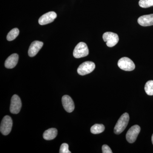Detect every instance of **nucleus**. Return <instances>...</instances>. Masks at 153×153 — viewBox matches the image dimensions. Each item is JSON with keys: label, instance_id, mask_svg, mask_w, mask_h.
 <instances>
[{"label": "nucleus", "instance_id": "nucleus-11", "mask_svg": "<svg viewBox=\"0 0 153 153\" xmlns=\"http://www.w3.org/2000/svg\"><path fill=\"white\" fill-rule=\"evenodd\" d=\"M43 42L39 41H34L30 45L28 55L30 57H33L37 55L40 49L43 47Z\"/></svg>", "mask_w": 153, "mask_h": 153}, {"label": "nucleus", "instance_id": "nucleus-9", "mask_svg": "<svg viewBox=\"0 0 153 153\" xmlns=\"http://www.w3.org/2000/svg\"><path fill=\"white\" fill-rule=\"evenodd\" d=\"M57 16V14L55 12H48L39 18L38 23L41 25H47L53 22Z\"/></svg>", "mask_w": 153, "mask_h": 153}, {"label": "nucleus", "instance_id": "nucleus-8", "mask_svg": "<svg viewBox=\"0 0 153 153\" xmlns=\"http://www.w3.org/2000/svg\"><path fill=\"white\" fill-rule=\"evenodd\" d=\"M22 107V101L19 96L15 94L11 98L10 111L13 114H17L21 110Z\"/></svg>", "mask_w": 153, "mask_h": 153}, {"label": "nucleus", "instance_id": "nucleus-14", "mask_svg": "<svg viewBox=\"0 0 153 153\" xmlns=\"http://www.w3.org/2000/svg\"><path fill=\"white\" fill-rule=\"evenodd\" d=\"M57 134V130L55 128H49L44 132L43 137L47 140H51L55 139Z\"/></svg>", "mask_w": 153, "mask_h": 153}, {"label": "nucleus", "instance_id": "nucleus-21", "mask_svg": "<svg viewBox=\"0 0 153 153\" xmlns=\"http://www.w3.org/2000/svg\"><path fill=\"white\" fill-rule=\"evenodd\" d=\"M152 143L153 144V134L152 136Z\"/></svg>", "mask_w": 153, "mask_h": 153}, {"label": "nucleus", "instance_id": "nucleus-16", "mask_svg": "<svg viewBox=\"0 0 153 153\" xmlns=\"http://www.w3.org/2000/svg\"><path fill=\"white\" fill-rule=\"evenodd\" d=\"M19 30L18 28H14L11 30L7 36V40L8 41H12L15 40L19 36Z\"/></svg>", "mask_w": 153, "mask_h": 153}, {"label": "nucleus", "instance_id": "nucleus-7", "mask_svg": "<svg viewBox=\"0 0 153 153\" xmlns=\"http://www.w3.org/2000/svg\"><path fill=\"white\" fill-rule=\"evenodd\" d=\"M140 131V127L138 125H134L132 126L126 135V138L128 143H132L135 141Z\"/></svg>", "mask_w": 153, "mask_h": 153}, {"label": "nucleus", "instance_id": "nucleus-5", "mask_svg": "<svg viewBox=\"0 0 153 153\" xmlns=\"http://www.w3.org/2000/svg\"><path fill=\"white\" fill-rule=\"evenodd\" d=\"M95 68L94 63L91 61H86L79 65L77 68V72L79 75L83 76L91 73Z\"/></svg>", "mask_w": 153, "mask_h": 153}, {"label": "nucleus", "instance_id": "nucleus-20", "mask_svg": "<svg viewBox=\"0 0 153 153\" xmlns=\"http://www.w3.org/2000/svg\"><path fill=\"white\" fill-rule=\"evenodd\" d=\"M102 152L103 153H112V152L108 146L104 145L102 146Z\"/></svg>", "mask_w": 153, "mask_h": 153}, {"label": "nucleus", "instance_id": "nucleus-15", "mask_svg": "<svg viewBox=\"0 0 153 153\" xmlns=\"http://www.w3.org/2000/svg\"><path fill=\"white\" fill-rule=\"evenodd\" d=\"M105 126L103 125L96 124L92 126L91 128V132L93 134H99L101 133L104 131Z\"/></svg>", "mask_w": 153, "mask_h": 153}, {"label": "nucleus", "instance_id": "nucleus-19", "mask_svg": "<svg viewBox=\"0 0 153 153\" xmlns=\"http://www.w3.org/2000/svg\"><path fill=\"white\" fill-rule=\"evenodd\" d=\"M60 153H71L68 150V145L66 143H63L60 146Z\"/></svg>", "mask_w": 153, "mask_h": 153}, {"label": "nucleus", "instance_id": "nucleus-4", "mask_svg": "<svg viewBox=\"0 0 153 153\" xmlns=\"http://www.w3.org/2000/svg\"><path fill=\"white\" fill-rule=\"evenodd\" d=\"M117 64L120 69L126 71H133L135 68L133 61L128 57H123L120 58Z\"/></svg>", "mask_w": 153, "mask_h": 153}, {"label": "nucleus", "instance_id": "nucleus-18", "mask_svg": "<svg viewBox=\"0 0 153 153\" xmlns=\"http://www.w3.org/2000/svg\"><path fill=\"white\" fill-rule=\"evenodd\" d=\"M139 4L144 8L150 7L153 6V0H140Z\"/></svg>", "mask_w": 153, "mask_h": 153}, {"label": "nucleus", "instance_id": "nucleus-12", "mask_svg": "<svg viewBox=\"0 0 153 153\" xmlns=\"http://www.w3.org/2000/svg\"><path fill=\"white\" fill-rule=\"evenodd\" d=\"M138 23L143 27L153 25V14L144 15L139 17L138 19Z\"/></svg>", "mask_w": 153, "mask_h": 153}, {"label": "nucleus", "instance_id": "nucleus-13", "mask_svg": "<svg viewBox=\"0 0 153 153\" xmlns=\"http://www.w3.org/2000/svg\"><path fill=\"white\" fill-rule=\"evenodd\" d=\"M19 56L17 54H13L9 56L5 62V66L7 68H14L18 63Z\"/></svg>", "mask_w": 153, "mask_h": 153}, {"label": "nucleus", "instance_id": "nucleus-6", "mask_svg": "<svg viewBox=\"0 0 153 153\" xmlns=\"http://www.w3.org/2000/svg\"><path fill=\"white\" fill-rule=\"evenodd\" d=\"M102 38L106 45L109 47L115 46L119 41V37L117 34L112 32H106L103 34Z\"/></svg>", "mask_w": 153, "mask_h": 153}, {"label": "nucleus", "instance_id": "nucleus-17", "mask_svg": "<svg viewBox=\"0 0 153 153\" xmlns=\"http://www.w3.org/2000/svg\"><path fill=\"white\" fill-rule=\"evenodd\" d=\"M145 90L148 95H153V80H149L146 83Z\"/></svg>", "mask_w": 153, "mask_h": 153}, {"label": "nucleus", "instance_id": "nucleus-2", "mask_svg": "<svg viewBox=\"0 0 153 153\" xmlns=\"http://www.w3.org/2000/svg\"><path fill=\"white\" fill-rule=\"evenodd\" d=\"M89 54L87 45L84 42H80L74 48L73 55L76 58H81L87 56Z\"/></svg>", "mask_w": 153, "mask_h": 153}, {"label": "nucleus", "instance_id": "nucleus-3", "mask_svg": "<svg viewBox=\"0 0 153 153\" xmlns=\"http://www.w3.org/2000/svg\"><path fill=\"white\" fill-rule=\"evenodd\" d=\"M13 127V120L10 117L5 116L1 122L0 131L4 135H7L10 133Z\"/></svg>", "mask_w": 153, "mask_h": 153}, {"label": "nucleus", "instance_id": "nucleus-1", "mask_svg": "<svg viewBox=\"0 0 153 153\" xmlns=\"http://www.w3.org/2000/svg\"><path fill=\"white\" fill-rule=\"evenodd\" d=\"M129 116L127 113H124L117 121L115 126L114 132L116 134H119L124 131L128 124Z\"/></svg>", "mask_w": 153, "mask_h": 153}, {"label": "nucleus", "instance_id": "nucleus-10", "mask_svg": "<svg viewBox=\"0 0 153 153\" xmlns=\"http://www.w3.org/2000/svg\"><path fill=\"white\" fill-rule=\"evenodd\" d=\"M62 102L63 108L67 112L71 113L74 111V102L70 96L67 95L63 96L62 98Z\"/></svg>", "mask_w": 153, "mask_h": 153}]
</instances>
